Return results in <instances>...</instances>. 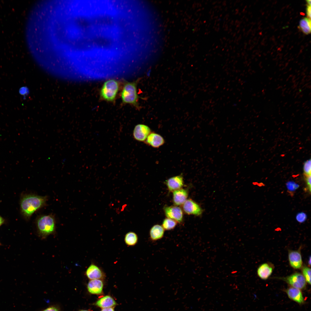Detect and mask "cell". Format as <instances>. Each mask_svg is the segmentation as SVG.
<instances>
[{"mask_svg":"<svg viewBox=\"0 0 311 311\" xmlns=\"http://www.w3.org/2000/svg\"><path fill=\"white\" fill-rule=\"evenodd\" d=\"M119 82L115 79H111L106 81L100 90V97L107 101H114L119 90Z\"/></svg>","mask_w":311,"mask_h":311,"instance_id":"4","label":"cell"},{"mask_svg":"<svg viewBox=\"0 0 311 311\" xmlns=\"http://www.w3.org/2000/svg\"><path fill=\"white\" fill-rule=\"evenodd\" d=\"M307 185L306 189L310 193L311 192V175L304 176Z\"/></svg>","mask_w":311,"mask_h":311,"instance_id":"26","label":"cell"},{"mask_svg":"<svg viewBox=\"0 0 311 311\" xmlns=\"http://www.w3.org/2000/svg\"><path fill=\"white\" fill-rule=\"evenodd\" d=\"M166 184L169 191L172 192L182 188L184 185L183 177L182 175L171 177L166 180Z\"/></svg>","mask_w":311,"mask_h":311,"instance_id":"12","label":"cell"},{"mask_svg":"<svg viewBox=\"0 0 311 311\" xmlns=\"http://www.w3.org/2000/svg\"><path fill=\"white\" fill-rule=\"evenodd\" d=\"M311 159L308 160L304 162L303 167L304 176L311 175Z\"/></svg>","mask_w":311,"mask_h":311,"instance_id":"24","label":"cell"},{"mask_svg":"<svg viewBox=\"0 0 311 311\" xmlns=\"http://www.w3.org/2000/svg\"><path fill=\"white\" fill-rule=\"evenodd\" d=\"M164 230L160 225L156 224L153 225L149 231L150 239L154 241L162 239L164 236Z\"/></svg>","mask_w":311,"mask_h":311,"instance_id":"18","label":"cell"},{"mask_svg":"<svg viewBox=\"0 0 311 311\" xmlns=\"http://www.w3.org/2000/svg\"><path fill=\"white\" fill-rule=\"evenodd\" d=\"M307 218L306 213L304 212L299 213L297 214L296 216L297 221L300 223H303L305 221Z\"/></svg>","mask_w":311,"mask_h":311,"instance_id":"25","label":"cell"},{"mask_svg":"<svg viewBox=\"0 0 311 311\" xmlns=\"http://www.w3.org/2000/svg\"><path fill=\"white\" fill-rule=\"evenodd\" d=\"M4 219L0 216V226L4 223Z\"/></svg>","mask_w":311,"mask_h":311,"instance_id":"30","label":"cell"},{"mask_svg":"<svg viewBox=\"0 0 311 311\" xmlns=\"http://www.w3.org/2000/svg\"><path fill=\"white\" fill-rule=\"evenodd\" d=\"M85 275L90 280H103L106 277L105 273L101 268L96 264L92 263L85 272Z\"/></svg>","mask_w":311,"mask_h":311,"instance_id":"9","label":"cell"},{"mask_svg":"<svg viewBox=\"0 0 311 311\" xmlns=\"http://www.w3.org/2000/svg\"><path fill=\"white\" fill-rule=\"evenodd\" d=\"M286 187L288 193L293 195L294 192L299 187V185L292 181H289L286 183Z\"/></svg>","mask_w":311,"mask_h":311,"instance_id":"22","label":"cell"},{"mask_svg":"<svg viewBox=\"0 0 311 311\" xmlns=\"http://www.w3.org/2000/svg\"><path fill=\"white\" fill-rule=\"evenodd\" d=\"M306 2L307 3V5H311V1L310 0H306Z\"/></svg>","mask_w":311,"mask_h":311,"instance_id":"31","label":"cell"},{"mask_svg":"<svg viewBox=\"0 0 311 311\" xmlns=\"http://www.w3.org/2000/svg\"><path fill=\"white\" fill-rule=\"evenodd\" d=\"M273 270L272 265L268 263H264L258 268L257 273L258 276L261 279L266 280L271 275Z\"/></svg>","mask_w":311,"mask_h":311,"instance_id":"16","label":"cell"},{"mask_svg":"<svg viewBox=\"0 0 311 311\" xmlns=\"http://www.w3.org/2000/svg\"><path fill=\"white\" fill-rule=\"evenodd\" d=\"M182 206L183 211L186 214L199 216L202 214L203 210L201 207L191 199H187Z\"/></svg>","mask_w":311,"mask_h":311,"instance_id":"7","label":"cell"},{"mask_svg":"<svg viewBox=\"0 0 311 311\" xmlns=\"http://www.w3.org/2000/svg\"><path fill=\"white\" fill-rule=\"evenodd\" d=\"M177 223L176 221L166 218L164 219L162 226L164 230H170L175 228Z\"/></svg>","mask_w":311,"mask_h":311,"instance_id":"21","label":"cell"},{"mask_svg":"<svg viewBox=\"0 0 311 311\" xmlns=\"http://www.w3.org/2000/svg\"><path fill=\"white\" fill-rule=\"evenodd\" d=\"M1 243L0 242V245H1Z\"/></svg>","mask_w":311,"mask_h":311,"instance_id":"34","label":"cell"},{"mask_svg":"<svg viewBox=\"0 0 311 311\" xmlns=\"http://www.w3.org/2000/svg\"><path fill=\"white\" fill-rule=\"evenodd\" d=\"M48 197L34 194H26L21 197L20 206L21 213L26 219L37 211L46 205Z\"/></svg>","mask_w":311,"mask_h":311,"instance_id":"1","label":"cell"},{"mask_svg":"<svg viewBox=\"0 0 311 311\" xmlns=\"http://www.w3.org/2000/svg\"><path fill=\"white\" fill-rule=\"evenodd\" d=\"M43 311H59V310L56 307L52 306L46 308Z\"/></svg>","mask_w":311,"mask_h":311,"instance_id":"28","label":"cell"},{"mask_svg":"<svg viewBox=\"0 0 311 311\" xmlns=\"http://www.w3.org/2000/svg\"><path fill=\"white\" fill-rule=\"evenodd\" d=\"M80 311H88V310H80Z\"/></svg>","mask_w":311,"mask_h":311,"instance_id":"33","label":"cell"},{"mask_svg":"<svg viewBox=\"0 0 311 311\" xmlns=\"http://www.w3.org/2000/svg\"><path fill=\"white\" fill-rule=\"evenodd\" d=\"M291 287L299 289H304L306 287V282L302 274L298 272H295L285 277L280 278Z\"/></svg>","mask_w":311,"mask_h":311,"instance_id":"5","label":"cell"},{"mask_svg":"<svg viewBox=\"0 0 311 311\" xmlns=\"http://www.w3.org/2000/svg\"><path fill=\"white\" fill-rule=\"evenodd\" d=\"M300 249V248L297 250H289V263L291 267L294 269H298L302 268L303 263Z\"/></svg>","mask_w":311,"mask_h":311,"instance_id":"10","label":"cell"},{"mask_svg":"<svg viewBox=\"0 0 311 311\" xmlns=\"http://www.w3.org/2000/svg\"><path fill=\"white\" fill-rule=\"evenodd\" d=\"M103 286V280H91L88 282L87 288L88 291L90 293L99 295L102 293Z\"/></svg>","mask_w":311,"mask_h":311,"instance_id":"15","label":"cell"},{"mask_svg":"<svg viewBox=\"0 0 311 311\" xmlns=\"http://www.w3.org/2000/svg\"><path fill=\"white\" fill-rule=\"evenodd\" d=\"M163 210L167 218L173 219L178 223H181L183 220V214L182 209L177 206H165Z\"/></svg>","mask_w":311,"mask_h":311,"instance_id":"6","label":"cell"},{"mask_svg":"<svg viewBox=\"0 0 311 311\" xmlns=\"http://www.w3.org/2000/svg\"><path fill=\"white\" fill-rule=\"evenodd\" d=\"M285 292L291 300L299 304L304 303V299L300 289L291 287L286 289Z\"/></svg>","mask_w":311,"mask_h":311,"instance_id":"13","label":"cell"},{"mask_svg":"<svg viewBox=\"0 0 311 311\" xmlns=\"http://www.w3.org/2000/svg\"><path fill=\"white\" fill-rule=\"evenodd\" d=\"M37 232L42 239L54 234L56 230V221L52 215H43L37 217L36 221Z\"/></svg>","mask_w":311,"mask_h":311,"instance_id":"2","label":"cell"},{"mask_svg":"<svg viewBox=\"0 0 311 311\" xmlns=\"http://www.w3.org/2000/svg\"><path fill=\"white\" fill-rule=\"evenodd\" d=\"M117 304L114 299L109 295H106L100 298L95 303V305L102 309L112 307Z\"/></svg>","mask_w":311,"mask_h":311,"instance_id":"17","label":"cell"},{"mask_svg":"<svg viewBox=\"0 0 311 311\" xmlns=\"http://www.w3.org/2000/svg\"><path fill=\"white\" fill-rule=\"evenodd\" d=\"M311 19L305 17L300 20L298 28L304 34L308 35L311 32Z\"/></svg>","mask_w":311,"mask_h":311,"instance_id":"19","label":"cell"},{"mask_svg":"<svg viewBox=\"0 0 311 311\" xmlns=\"http://www.w3.org/2000/svg\"><path fill=\"white\" fill-rule=\"evenodd\" d=\"M302 274L308 283L311 284V269L307 266H304L302 269Z\"/></svg>","mask_w":311,"mask_h":311,"instance_id":"23","label":"cell"},{"mask_svg":"<svg viewBox=\"0 0 311 311\" xmlns=\"http://www.w3.org/2000/svg\"><path fill=\"white\" fill-rule=\"evenodd\" d=\"M101 311H114V310L113 308L110 307L103 308Z\"/></svg>","mask_w":311,"mask_h":311,"instance_id":"29","label":"cell"},{"mask_svg":"<svg viewBox=\"0 0 311 311\" xmlns=\"http://www.w3.org/2000/svg\"><path fill=\"white\" fill-rule=\"evenodd\" d=\"M150 128L147 126L142 124L136 125L134 127L133 136L136 141L144 142L151 132Z\"/></svg>","mask_w":311,"mask_h":311,"instance_id":"8","label":"cell"},{"mask_svg":"<svg viewBox=\"0 0 311 311\" xmlns=\"http://www.w3.org/2000/svg\"><path fill=\"white\" fill-rule=\"evenodd\" d=\"M165 142L164 138L160 135L151 132L144 142L153 147L158 148L162 145Z\"/></svg>","mask_w":311,"mask_h":311,"instance_id":"11","label":"cell"},{"mask_svg":"<svg viewBox=\"0 0 311 311\" xmlns=\"http://www.w3.org/2000/svg\"><path fill=\"white\" fill-rule=\"evenodd\" d=\"M138 236L137 234L133 232H130L125 235L124 240L125 244L129 246H133L137 243Z\"/></svg>","mask_w":311,"mask_h":311,"instance_id":"20","label":"cell"},{"mask_svg":"<svg viewBox=\"0 0 311 311\" xmlns=\"http://www.w3.org/2000/svg\"><path fill=\"white\" fill-rule=\"evenodd\" d=\"M308 264L310 266V264H311V257H310V258H309V260H308Z\"/></svg>","mask_w":311,"mask_h":311,"instance_id":"32","label":"cell"},{"mask_svg":"<svg viewBox=\"0 0 311 311\" xmlns=\"http://www.w3.org/2000/svg\"><path fill=\"white\" fill-rule=\"evenodd\" d=\"M173 202L175 206L182 205L187 200L188 192L187 189L181 188L172 192Z\"/></svg>","mask_w":311,"mask_h":311,"instance_id":"14","label":"cell"},{"mask_svg":"<svg viewBox=\"0 0 311 311\" xmlns=\"http://www.w3.org/2000/svg\"><path fill=\"white\" fill-rule=\"evenodd\" d=\"M140 78L132 82L126 81L121 93V97L123 103L130 104L136 109H140L138 103L139 98L137 93V87Z\"/></svg>","mask_w":311,"mask_h":311,"instance_id":"3","label":"cell"},{"mask_svg":"<svg viewBox=\"0 0 311 311\" xmlns=\"http://www.w3.org/2000/svg\"><path fill=\"white\" fill-rule=\"evenodd\" d=\"M311 5H307V7L306 8V13L307 14V17L310 19H311Z\"/></svg>","mask_w":311,"mask_h":311,"instance_id":"27","label":"cell"}]
</instances>
